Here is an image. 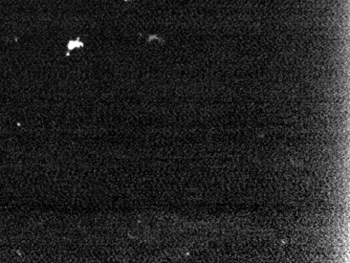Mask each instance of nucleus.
Wrapping results in <instances>:
<instances>
[{
	"label": "nucleus",
	"instance_id": "f257e3e1",
	"mask_svg": "<svg viewBox=\"0 0 350 263\" xmlns=\"http://www.w3.org/2000/svg\"><path fill=\"white\" fill-rule=\"evenodd\" d=\"M82 46H83V43L79 40V39L70 41L68 44V53L72 52L74 49L82 48Z\"/></svg>",
	"mask_w": 350,
	"mask_h": 263
}]
</instances>
